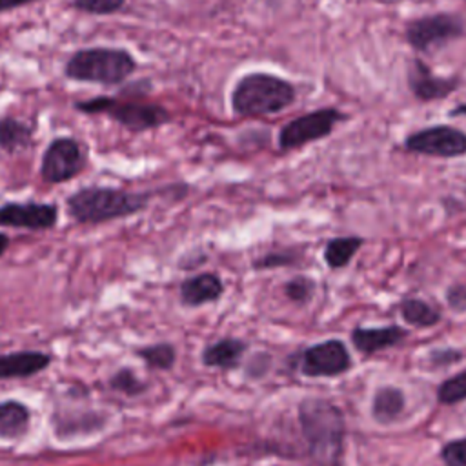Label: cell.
<instances>
[{
	"mask_svg": "<svg viewBox=\"0 0 466 466\" xmlns=\"http://www.w3.org/2000/svg\"><path fill=\"white\" fill-rule=\"evenodd\" d=\"M297 417L311 459L319 466H337L342 457L346 433L340 408L328 399L308 397L300 400Z\"/></svg>",
	"mask_w": 466,
	"mask_h": 466,
	"instance_id": "cell-1",
	"label": "cell"
},
{
	"mask_svg": "<svg viewBox=\"0 0 466 466\" xmlns=\"http://www.w3.org/2000/svg\"><path fill=\"white\" fill-rule=\"evenodd\" d=\"M149 200L151 193L111 186H84L66 198V209L76 224L98 226L137 215L147 208Z\"/></svg>",
	"mask_w": 466,
	"mask_h": 466,
	"instance_id": "cell-2",
	"label": "cell"
},
{
	"mask_svg": "<svg viewBox=\"0 0 466 466\" xmlns=\"http://www.w3.org/2000/svg\"><path fill=\"white\" fill-rule=\"evenodd\" d=\"M229 98L237 116L260 118L289 107L297 98V89L286 78L266 71H253L235 82Z\"/></svg>",
	"mask_w": 466,
	"mask_h": 466,
	"instance_id": "cell-3",
	"label": "cell"
},
{
	"mask_svg": "<svg viewBox=\"0 0 466 466\" xmlns=\"http://www.w3.org/2000/svg\"><path fill=\"white\" fill-rule=\"evenodd\" d=\"M137 69L135 56L120 47H84L75 51L66 66L64 75L69 80L100 86H118Z\"/></svg>",
	"mask_w": 466,
	"mask_h": 466,
	"instance_id": "cell-4",
	"label": "cell"
},
{
	"mask_svg": "<svg viewBox=\"0 0 466 466\" xmlns=\"http://www.w3.org/2000/svg\"><path fill=\"white\" fill-rule=\"evenodd\" d=\"M75 109L86 115H106L113 122L120 124L131 133H144L147 129H157L171 122V113L153 102H144L140 98L122 96H93L86 100H76Z\"/></svg>",
	"mask_w": 466,
	"mask_h": 466,
	"instance_id": "cell-5",
	"label": "cell"
},
{
	"mask_svg": "<svg viewBox=\"0 0 466 466\" xmlns=\"http://www.w3.org/2000/svg\"><path fill=\"white\" fill-rule=\"evenodd\" d=\"M346 120V115L335 107H320L309 113H304L288 124H284L279 131V147L282 151L302 147L309 142L326 138L331 135L337 122Z\"/></svg>",
	"mask_w": 466,
	"mask_h": 466,
	"instance_id": "cell-6",
	"label": "cell"
},
{
	"mask_svg": "<svg viewBox=\"0 0 466 466\" xmlns=\"http://www.w3.org/2000/svg\"><path fill=\"white\" fill-rule=\"evenodd\" d=\"M86 167L82 144L73 137L53 138L42 153L40 177L47 184H64L80 175Z\"/></svg>",
	"mask_w": 466,
	"mask_h": 466,
	"instance_id": "cell-7",
	"label": "cell"
},
{
	"mask_svg": "<svg viewBox=\"0 0 466 466\" xmlns=\"http://www.w3.org/2000/svg\"><path fill=\"white\" fill-rule=\"evenodd\" d=\"M464 35V22L453 13H433L406 24V40L415 51H430Z\"/></svg>",
	"mask_w": 466,
	"mask_h": 466,
	"instance_id": "cell-8",
	"label": "cell"
},
{
	"mask_svg": "<svg viewBox=\"0 0 466 466\" xmlns=\"http://www.w3.org/2000/svg\"><path fill=\"white\" fill-rule=\"evenodd\" d=\"M351 368V357L340 339H328L304 348L297 357V370L306 377H337Z\"/></svg>",
	"mask_w": 466,
	"mask_h": 466,
	"instance_id": "cell-9",
	"label": "cell"
},
{
	"mask_svg": "<svg viewBox=\"0 0 466 466\" xmlns=\"http://www.w3.org/2000/svg\"><path fill=\"white\" fill-rule=\"evenodd\" d=\"M404 147L419 155L455 158L466 155V133L446 124L430 126L408 135L404 138Z\"/></svg>",
	"mask_w": 466,
	"mask_h": 466,
	"instance_id": "cell-10",
	"label": "cell"
},
{
	"mask_svg": "<svg viewBox=\"0 0 466 466\" xmlns=\"http://www.w3.org/2000/svg\"><path fill=\"white\" fill-rule=\"evenodd\" d=\"M58 222V206L55 202H4L0 206V228L47 231Z\"/></svg>",
	"mask_w": 466,
	"mask_h": 466,
	"instance_id": "cell-11",
	"label": "cell"
},
{
	"mask_svg": "<svg viewBox=\"0 0 466 466\" xmlns=\"http://www.w3.org/2000/svg\"><path fill=\"white\" fill-rule=\"evenodd\" d=\"M109 415L96 408H56L49 422L58 441H71L102 431L109 422Z\"/></svg>",
	"mask_w": 466,
	"mask_h": 466,
	"instance_id": "cell-12",
	"label": "cell"
},
{
	"mask_svg": "<svg viewBox=\"0 0 466 466\" xmlns=\"http://www.w3.org/2000/svg\"><path fill=\"white\" fill-rule=\"evenodd\" d=\"M408 86L417 100L431 102L451 95L459 87V78L435 76L422 60L415 58L408 69Z\"/></svg>",
	"mask_w": 466,
	"mask_h": 466,
	"instance_id": "cell-13",
	"label": "cell"
},
{
	"mask_svg": "<svg viewBox=\"0 0 466 466\" xmlns=\"http://www.w3.org/2000/svg\"><path fill=\"white\" fill-rule=\"evenodd\" d=\"M224 280L213 271H204L184 279L178 286L180 304L186 308H200L217 302L224 295Z\"/></svg>",
	"mask_w": 466,
	"mask_h": 466,
	"instance_id": "cell-14",
	"label": "cell"
},
{
	"mask_svg": "<svg viewBox=\"0 0 466 466\" xmlns=\"http://www.w3.org/2000/svg\"><path fill=\"white\" fill-rule=\"evenodd\" d=\"M53 362V355L40 350H16L0 355V380L29 379L42 373Z\"/></svg>",
	"mask_w": 466,
	"mask_h": 466,
	"instance_id": "cell-15",
	"label": "cell"
},
{
	"mask_svg": "<svg viewBox=\"0 0 466 466\" xmlns=\"http://www.w3.org/2000/svg\"><path fill=\"white\" fill-rule=\"evenodd\" d=\"M248 348L249 346L244 339L220 337L204 346V350L200 351V362L202 366L211 370L231 371L242 366Z\"/></svg>",
	"mask_w": 466,
	"mask_h": 466,
	"instance_id": "cell-16",
	"label": "cell"
},
{
	"mask_svg": "<svg viewBox=\"0 0 466 466\" xmlns=\"http://www.w3.org/2000/svg\"><path fill=\"white\" fill-rule=\"evenodd\" d=\"M406 329L397 326V324H390L384 328H362L357 326L351 331V342L353 346L364 353V355H373L377 351H382L386 348L397 346L406 339Z\"/></svg>",
	"mask_w": 466,
	"mask_h": 466,
	"instance_id": "cell-17",
	"label": "cell"
},
{
	"mask_svg": "<svg viewBox=\"0 0 466 466\" xmlns=\"http://www.w3.org/2000/svg\"><path fill=\"white\" fill-rule=\"evenodd\" d=\"M31 410L27 404L7 399L0 402V441H22L31 428Z\"/></svg>",
	"mask_w": 466,
	"mask_h": 466,
	"instance_id": "cell-18",
	"label": "cell"
},
{
	"mask_svg": "<svg viewBox=\"0 0 466 466\" xmlns=\"http://www.w3.org/2000/svg\"><path fill=\"white\" fill-rule=\"evenodd\" d=\"M404 406H406V399L400 388L382 386L373 395L371 413L375 420H379L380 424H388L404 411Z\"/></svg>",
	"mask_w": 466,
	"mask_h": 466,
	"instance_id": "cell-19",
	"label": "cell"
},
{
	"mask_svg": "<svg viewBox=\"0 0 466 466\" xmlns=\"http://www.w3.org/2000/svg\"><path fill=\"white\" fill-rule=\"evenodd\" d=\"M33 144V127L20 118H0V149L7 153H18Z\"/></svg>",
	"mask_w": 466,
	"mask_h": 466,
	"instance_id": "cell-20",
	"label": "cell"
},
{
	"mask_svg": "<svg viewBox=\"0 0 466 466\" xmlns=\"http://www.w3.org/2000/svg\"><path fill=\"white\" fill-rule=\"evenodd\" d=\"M135 357L144 362V366L151 371H169L177 364V348L167 342L160 340L155 344H146L140 348H135Z\"/></svg>",
	"mask_w": 466,
	"mask_h": 466,
	"instance_id": "cell-21",
	"label": "cell"
},
{
	"mask_svg": "<svg viewBox=\"0 0 466 466\" xmlns=\"http://www.w3.org/2000/svg\"><path fill=\"white\" fill-rule=\"evenodd\" d=\"M107 388L127 399H135L146 395L151 390V384L142 379L131 366H120L109 375Z\"/></svg>",
	"mask_w": 466,
	"mask_h": 466,
	"instance_id": "cell-22",
	"label": "cell"
},
{
	"mask_svg": "<svg viewBox=\"0 0 466 466\" xmlns=\"http://www.w3.org/2000/svg\"><path fill=\"white\" fill-rule=\"evenodd\" d=\"M400 315L410 326H417V328H430L441 320L439 308L415 297L402 299Z\"/></svg>",
	"mask_w": 466,
	"mask_h": 466,
	"instance_id": "cell-23",
	"label": "cell"
},
{
	"mask_svg": "<svg viewBox=\"0 0 466 466\" xmlns=\"http://www.w3.org/2000/svg\"><path fill=\"white\" fill-rule=\"evenodd\" d=\"M362 244H364V238L360 237L329 238L324 248V260L331 269H340L353 258V255L360 249Z\"/></svg>",
	"mask_w": 466,
	"mask_h": 466,
	"instance_id": "cell-24",
	"label": "cell"
},
{
	"mask_svg": "<svg viewBox=\"0 0 466 466\" xmlns=\"http://www.w3.org/2000/svg\"><path fill=\"white\" fill-rule=\"evenodd\" d=\"M437 399L442 404H457L466 399V370L448 377L437 390Z\"/></svg>",
	"mask_w": 466,
	"mask_h": 466,
	"instance_id": "cell-25",
	"label": "cell"
},
{
	"mask_svg": "<svg viewBox=\"0 0 466 466\" xmlns=\"http://www.w3.org/2000/svg\"><path fill=\"white\" fill-rule=\"evenodd\" d=\"M315 293V280L306 275H295L284 282V295L297 304L308 302Z\"/></svg>",
	"mask_w": 466,
	"mask_h": 466,
	"instance_id": "cell-26",
	"label": "cell"
},
{
	"mask_svg": "<svg viewBox=\"0 0 466 466\" xmlns=\"http://www.w3.org/2000/svg\"><path fill=\"white\" fill-rule=\"evenodd\" d=\"M71 5L80 13L107 16L118 13L126 5V0H73Z\"/></svg>",
	"mask_w": 466,
	"mask_h": 466,
	"instance_id": "cell-27",
	"label": "cell"
},
{
	"mask_svg": "<svg viewBox=\"0 0 466 466\" xmlns=\"http://www.w3.org/2000/svg\"><path fill=\"white\" fill-rule=\"evenodd\" d=\"M297 260V255L293 251L282 249V251H268L262 257L253 260L255 269H273L282 266H291Z\"/></svg>",
	"mask_w": 466,
	"mask_h": 466,
	"instance_id": "cell-28",
	"label": "cell"
},
{
	"mask_svg": "<svg viewBox=\"0 0 466 466\" xmlns=\"http://www.w3.org/2000/svg\"><path fill=\"white\" fill-rule=\"evenodd\" d=\"M444 466H466V437L446 442L441 450Z\"/></svg>",
	"mask_w": 466,
	"mask_h": 466,
	"instance_id": "cell-29",
	"label": "cell"
},
{
	"mask_svg": "<svg viewBox=\"0 0 466 466\" xmlns=\"http://www.w3.org/2000/svg\"><path fill=\"white\" fill-rule=\"evenodd\" d=\"M269 360H271V355L268 353H255L244 366V373L248 379H260L266 375L268 368H269Z\"/></svg>",
	"mask_w": 466,
	"mask_h": 466,
	"instance_id": "cell-30",
	"label": "cell"
},
{
	"mask_svg": "<svg viewBox=\"0 0 466 466\" xmlns=\"http://www.w3.org/2000/svg\"><path fill=\"white\" fill-rule=\"evenodd\" d=\"M446 299L451 309L466 311V288L464 286H451L446 291Z\"/></svg>",
	"mask_w": 466,
	"mask_h": 466,
	"instance_id": "cell-31",
	"label": "cell"
},
{
	"mask_svg": "<svg viewBox=\"0 0 466 466\" xmlns=\"http://www.w3.org/2000/svg\"><path fill=\"white\" fill-rule=\"evenodd\" d=\"M462 355H461V351H455V350H439V351H433L431 353V360L435 362V364H450V362H455V360H459Z\"/></svg>",
	"mask_w": 466,
	"mask_h": 466,
	"instance_id": "cell-32",
	"label": "cell"
},
{
	"mask_svg": "<svg viewBox=\"0 0 466 466\" xmlns=\"http://www.w3.org/2000/svg\"><path fill=\"white\" fill-rule=\"evenodd\" d=\"M35 2H40V0H0V13L13 11V9H18V7L35 4Z\"/></svg>",
	"mask_w": 466,
	"mask_h": 466,
	"instance_id": "cell-33",
	"label": "cell"
},
{
	"mask_svg": "<svg viewBox=\"0 0 466 466\" xmlns=\"http://www.w3.org/2000/svg\"><path fill=\"white\" fill-rule=\"evenodd\" d=\"M9 244H11L9 235H7V233H4V231H0V257L5 253V249L9 248Z\"/></svg>",
	"mask_w": 466,
	"mask_h": 466,
	"instance_id": "cell-34",
	"label": "cell"
},
{
	"mask_svg": "<svg viewBox=\"0 0 466 466\" xmlns=\"http://www.w3.org/2000/svg\"><path fill=\"white\" fill-rule=\"evenodd\" d=\"M450 116H466V104H459L450 109Z\"/></svg>",
	"mask_w": 466,
	"mask_h": 466,
	"instance_id": "cell-35",
	"label": "cell"
}]
</instances>
